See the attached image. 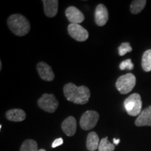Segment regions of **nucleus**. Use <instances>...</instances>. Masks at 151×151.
Returning <instances> with one entry per match:
<instances>
[{
  "mask_svg": "<svg viewBox=\"0 0 151 151\" xmlns=\"http://www.w3.org/2000/svg\"><path fill=\"white\" fill-rule=\"evenodd\" d=\"M37 69L39 76L46 81H52L55 78V74L52 68L44 62H40L37 64Z\"/></svg>",
  "mask_w": 151,
  "mask_h": 151,
  "instance_id": "1a4fd4ad",
  "label": "nucleus"
},
{
  "mask_svg": "<svg viewBox=\"0 0 151 151\" xmlns=\"http://www.w3.org/2000/svg\"><path fill=\"white\" fill-rule=\"evenodd\" d=\"M135 124L137 127L149 126L151 127V106L143 109L135 120Z\"/></svg>",
  "mask_w": 151,
  "mask_h": 151,
  "instance_id": "9b49d317",
  "label": "nucleus"
},
{
  "mask_svg": "<svg viewBox=\"0 0 151 151\" xmlns=\"http://www.w3.org/2000/svg\"><path fill=\"white\" fill-rule=\"evenodd\" d=\"M94 18H95L96 24L98 26L105 25L109 20V12L106 7L102 4H100L97 6L94 13Z\"/></svg>",
  "mask_w": 151,
  "mask_h": 151,
  "instance_id": "9d476101",
  "label": "nucleus"
},
{
  "mask_svg": "<svg viewBox=\"0 0 151 151\" xmlns=\"http://www.w3.org/2000/svg\"><path fill=\"white\" fill-rule=\"evenodd\" d=\"M136 81L137 79L133 73H129L119 77L116 81V87L120 94H126L134 89Z\"/></svg>",
  "mask_w": 151,
  "mask_h": 151,
  "instance_id": "20e7f679",
  "label": "nucleus"
},
{
  "mask_svg": "<svg viewBox=\"0 0 151 151\" xmlns=\"http://www.w3.org/2000/svg\"><path fill=\"white\" fill-rule=\"evenodd\" d=\"M37 104L46 112L54 113L59 106V102L53 94H43L37 101Z\"/></svg>",
  "mask_w": 151,
  "mask_h": 151,
  "instance_id": "39448f33",
  "label": "nucleus"
},
{
  "mask_svg": "<svg viewBox=\"0 0 151 151\" xmlns=\"http://www.w3.org/2000/svg\"><path fill=\"white\" fill-rule=\"evenodd\" d=\"M99 139L95 132H91L88 134L86 141V147L88 150L94 151L99 148Z\"/></svg>",
  "mask_w": 151,
  "mask_h": 151,
  "instance_id": "2eb2a0df",
  "label": "nucleus"
},
{
  "mask_svg": "<svg viewBox=\"0 0 151 151\" xmlns=\"http://www.w3.org/2000/svg\"><path fill=\"white\" fill-rule=\"evenodd\" d=\"M7 120L12 122H22L25 120L26 113L20 109H14L9 110L6 113Z\"/></svg>",
  "mask_w": 151,
  "mask_h": 151,
  "instance_id": "4468645a",
  "label": "nucleus"
},
{
  "mask_svg": "<svg viewBox=\"0 0 151 151\" xmlns=\"http://www.w3.org/2000/svg\"><path fill=\"white\" fill-rule=\"evenodd\" d=\"M62 143H63V139H62V138H58V139H55L53 141V143H52V148H56V147L58 146H60L62 145Z\"/></svg>",
  "mask_w": 151,
  "mask_h": 151,
  "instance_id": "4be33fe9",
  "label": "nucleus"
},
{
  "mask_svg": "<svg viewBox=\"0 0 151 151\" xmlns=\"http://www.w3.org/2000/svg\"><path fill=\"white\" fill-rule=\"evenodd\" d=\"M141 65L146 72L151 71V50H147L143 54Z\"/></svg>",
  "mask_w": 151,
  "mask_h": 151,
  "instance_id": "f3484780",
  "label": "nucleus"
},
{
  "mask_svg": "<svg viewBox=\"0 0 151 151\" xmlns=\"http://www.w3.org/2000/svg\"><path fill=\"white\" fill-rule=\"evenodd\" d=\"M66 16L69 22L73 24H80L85 20L83 14L74 6H69L66 9Z\"/></svg>",
  "mask_w": 151,
  "mask_h": 151,
  "instance_id": "6e6552de",
  "label": "nucleus"
},
{
  "mask_svg": "<svg viewBox=\"0 0 151 151\" xmlns=\"http://www.w3.org/2000/svg\"><path fill=\"white\" fill-rule=\"evenodd\" d=\"M116 148L115 145L108 140V137L103 138L99 142V151H113Z\"/></svg>",
  "mask_w": 151,
  "mask_h": 151,
  "instance_id": "6ab92c4d",
  "label": "nucleus"
},
{
  "mask_svg": "<svg viewBox=\"0 0 151 151\" xmlns=\"http://www.w3.org/2000/svg\"><path fill=\"white\" fill-rule=\"evenodd\" d=\"M99 114L95 111H87L81 116L80 126L83 130H90L97 125Z\"/></svg>",
  "mask_w": 151,
  "mask_h": 151,
  "instance_id": "423d86ee",
  "label": "nucleus"
},
{
  "mask_svg": "<svg viewBox=\"0 0 151 151\" xmlns=\"http://www.w3.org/2000/svg\"><path fill=\"white\" fill-rule=\"evenodd\" d=\"M120 69L121 70L128 69V70H132L134 69V65L132 63L131 59H127L122 61L120 64Z\"/></svg>",
  "mask_w": 151,
  "mask_h": 151,
  "instance_id": "412c9836",
  "label": "nucleus"
},
{
  "mask_svg": "<svg viewBox=\"0 0 151 151\" xmlns=\"http://www.w3.org/2000/svg\"><path fill=\"white\" fill-rule=\"evenodd\" d=\"M120 139H113V142H114V143L116 145H118L119 142H120Z\"/></svg>",
  "mask_w": 151,
  "mask_h": 151,
  "instance_id": "5701e85b",
  "label": "nucleus"
},
{
  "mask_svg": "<svg viewBox=\"0 0 151 151\" xmlns=\"http://www.w3.org/2000/svg\"><path fill=\"white\" fill-rule=\"evenodd\" d=\"M146 4V0H134L130 5V11L133 14H138L143 11Z\"/></svg>",
  "mask_w": 151,
  "mask_h": 151,
  "instance_id": "dca6fc26",
  "label": "nucleus"
},
{
  "mask_svg": "<svg viewBox=\"0 0 151 151\" xmlns=\"http://www.w3.org/2000/svg\"><path fill=\"white\" fill-rule=\"evenodd\" d=\"M38 151H46V150H45V149L41 148V149H40V150H39Z\"/></svg>",
  "mask_w": 151,
  "mask_h": 151,
  "instance_id": "393cba45",
  "label": "nucleus"
},
{
  "mask_svg": "<svg viewBox=\"0 0 151 151\" xmlns=\"http://www.w3.org/2000/svg\"><path fill=\"white\" fill-rule=\"evenodd\" d=\"M124 106L128 114L131 116H139L142 109V100L140 94L134 93L124 101Z\"/></svg>",
  "mask_w": 151,
  "mask_h": 151,
  "instance_id": "7ed1b4c3",
  "label": "nucleus"
},
{
  "mask_svg": "<svg viewBox=\"0 0 151 151\" xmlns=\"http://www.w3.org/2000/svg\"><path fill=\"white\" fill-rule=\"evenodd\" d=\"M45 15L48 18H53L58 14V0H43Z\"/></svg>",
  "mask_w": 151,
  "mask_h": 151,
  "instance_id": "ddd939ff",
  "label": "nucleus"
},
{
  "mask_svg": "<svg viewBox=\"0 0 151 151\" xmlns=\"http://www.w3.org/2000/svg\"><path fill=\"white\" fill-rule=\"evenodd\" d=\"M1 68H2V64H1V62H0V70H1Z\"/></svg>",
  "mask_w": 151,
  "mask_h": 151,
  "instance_id": "b1692460",
  "label": "nucleus"
},
{
  "mask_svg": "<svg viewBox=\"0 0 151 151\" xmlns=\"http://www.w3.org/2000/svg\"><path fill=\"white\" fill-rule=\"evenodd\" d=\"M68 33L76 41L83 42L89 37L88 32L79 24L70 23L68 26Z\"/></svg>",
  "mask_w": 151,
  "mask_h": 151,
  "instance_id": "0eeeda50",
  "label": "nucleus"
},
{
  "mask_svg": "<svg viewBox=\"0 0 151 151\" xmlns=\"http://www.w3.org/2000/svg\"><path fill=\"white\" fill-rule=\"evenodd\" d=\"M37 141L32 139H27L22 143L20 151H38Z\"/></svg>",
  "mask_w": 151,
  "mask_h": 151,
  "instance_id": "a211bd4d",
  "label": "nucleus"
},
{
  "mask_svg": "<svg viewBox=\"0 0 151 151\" xmlns=\"http://www.w3.org/2000/svg\"><path fill=\"white\" fill-rule=\"evenodd\" d=\"M63 92L68 101L76 104H86L90 97V91L88 87H78L72 83L66 84L63 88Z\"/></svg>",
  "mask_w": 151,
  "mask_h": 151,
  "instance_id": "f257e3e1",
  "label": "nucleus"
},
{
  "mask_svg": "<svg viewBox=\"0 0 151 151\" xmlns=\"http://www.w3.org/2000/svg\"><path fill=\"white\" fill-rule=\"evenodd\" d=\"M7 24L11 31L18 37H23L30 31L29 20L21 14L11 15L7 20Z\"/></svg>",
  "mask_w": 151,
  "mask_h": 151,
  "instance_id": "f03ea898",
  "label": "nucleus"
},
{
  "mask_svg": "<svg viewBox=\"0 0 151 151\" xmlns=\"http://www.w3.org/2000/svg\"><path fill=\"white\" fill-rule=\"evenodd\" d=\"M62 129L68 137H72L76 132V120L73 116L68 117L62 122Z\"/></svg>",
  "mask_w": 151,
  "mask_h": 151,
  "instance_id": "f8f14e48",
  "label": "nucleus"
},
{
  "mask_svg": "<svg viewBox=\"0 0 151 151\" xmlns=\"http://www.w3.org/2000/svg\"><path fill=\"white\" fill-rule=\"evenodd\" d=\"M132 48L130 46L129 43L128 42H124L122 43L118 48V52L119 55L120 56H123L127 52H132Z\"/></svg>",
  "mask_w": 151,
  "mask_h": 151,
  "instance_id": "aec40b11",
  "label": "nucleus"
}]
</instances>
